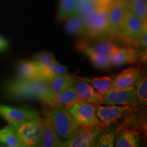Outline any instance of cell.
<instances>
[{
    "label": "cell",
    "mask_w": 147,
    "mask_h": 147,
    "mask_svg": "<svg viewBox=\"0 0 147 147\" xmlns=\"http://www.w3.org/2000/svg\"><path fill=\"white\" fill-rule=\"evenodd\" d=\"M77 50L88 57L92 64L97 68L108 69L110 66L109 55L100 54L85 48H79Z\"/></svg>",
    "instance_id": "cell-26"
},
{
    "label": "cell",
    "mask_w": 147,
    "mask_h": 147,
    "mask_svg": "<svg viewBox=\"0 0 147 147\" xmlns=\"http://www.w3.org/2000/svg\"><path fill=\"white\" fill-rule=\"evenodd\" d=\"M33 61L38 66V67L51 63H58L57 61L55 59L54 53L47 51L40 52L36 54L33 59Z\"/></svg>",
    "instance_id": "cell-30"
},
{
    "label": "cell",
    "mask_w": 147,
    "mask_h": 147,
    "mask_svg": "<svg viewBox=\"0 0 147 147\" xmlns=\"http://www.w3.org/2000/svg\"><path fill=\"white\" fill-rule=\"evenodd\" d=\"M146 26V22L142 21L130 10H127L119 34L126 42H138L142 31Z\"/></svg>",
    "instance_id": "cell-7"
},
{
    "label": "cell",
    "mask_w": 147,
    "mask_h": 147,
    "mask_svg": "<svg viewBox=\"0 0 147 147\" xmlns=\"http://www.w3.org/2000/svg\"><path fill=\"white\" fill-rule=\"evenodd\" d=\"M115 131L105 127L101 131L95 138L93 146L97 147H113L115 146Z\"/></svg>",
    "instance_id": "cell-27"
},
{
    "label": "cell",
    "mask_w": 147,
    "mask_h": 147,
    "mask_svg": "<svg viewBox=\"0 0 147 147\" xmlns=\"http://www.w3.org/2000/svg\"><path fill=\"white\" fill-rule=\"evenodd\" d=\"M39 77L44 80L51 81L61 75L69 74L67 67L59 63H51L39 67Z\"/></svg>",
    "instance_id": "cell-20"
},
{
    "label": "cell",
    "mask_w": 147,
    "mask_h": 147,
    "mask_svg": "<svg viewBox=\"0 0 147 147\" xmlns=\"http://www.w3.org/2000/svg\"><path fill=\"white\" fill-rule=\"evenodd\" d=\"M144 1H146V2H147V0H144Z\"/></svg>",
    "instance_id": "cell-34"
},
{
    "label": "cell",
    "mask_w": 147,
    "mask_h": 147,
    "mask_svg": "<svg viewBox=\"0 0 147 147\" xmlns=\"http://www.w3.org/2000/svg\"><path fill=\"white\" fill-rule=\"evenodd\" d=\"M40 113L34 109L19 108L0 104V116L10 125L21 123L39 117Z\"/></svg>",
    "instance_id": "cell-10"
},
{
    "label": "cell",
    "mask_w": 147,
    "mask_h": 147,
    "mask_svg": "<svg viewBox=\"0 0 147 147\" xmlns=\"http://www.w3.org/2000/svg\"><path fill=\"white\" fill-rule=\"evenodd\" d=\"M140 45L143 48H146L147 45V29L146 27L144 29V30L142 31V34L140 35V37L139 40H138Z\"/></svg>",
    "instance_id": "cell-31"
},
{
    "label": "cell",
    "mask_w": 147,
    "mask_h": 147,
    "mask_svg": "<svg viewBox=\"0 0 147 147\" xmlns=\"http://www.w3.org/2000/svg\"><path fill=\"white\" fill-rule=\"evenodd\" d=\"M101 125L81 127L70 138L63 141V147L93 146L95 138L103 129Z\"/></svg>",
    "instance_id": "cell-9"
},
{
    "label": "cell",
    "mask_w": 147,
    "mask_h": 147,
    "mask_svg": "<svg viewBox=\"0 0 147 147\" xmlns=\"http://www.w3.org/2000/svg\"><path fill=\"white\" fill-rule=\"evenodd\" d=\"M74 78L75 76H71L69 74H65L57 77L49 81L47 93L45 99L42 101L45 105L47 107L50 108L51 103L59 93H60L66 88L73 85Z\"/></svg>",
    "instance_id": "cell-12"
},
{
    "label": "cell",
    "mask_w": 147,
    "mask_h": 147,
    "mask_svg": "<svg viewBox=\"0 0 147 147\" xmlns=\"http://www.w3.org/2000/svg\"><path fill=\"white\" fill-rule=\"evenodd\" d=\"M0 142L10 147H25L18 134L11 125L0 129Z\"/></svg>",
    "instance_id": "cell-25"
},
{
    "label": "cell",
    "mask_w": 147,
    "mask_h": 147,
    "mask_svg": "<svg viewBox=\"0 0 147 147\" xmlns=\"http://www.w3.org/2000/svg\"><path fill=\"white\" fill-rule=\"evenodd\" d=\"M113 0H106L97 8L84 16L87 36L96 38L109 32L108 14L109 8Z\"/></svg>",
    "instance_id": "cell-2"
},
{
    "label": "cell",
    "mask_w": 147,
    "mask_h": 147,
    "mask_svg": "<svg viewBox=\"0 0 147 147\" xmlns=\"http://www.w3.org/2000/svg\"><path fill=\"white\" fill-rule=\"evenodd\" d=\"M69 110L80 127L101 125V121L96 115V105L78 102L69 107Z\"/></svg>",
    "instance_id": "cell-6"
},
{
    "label": "cell",
    "mask_w": 147,
    "mask_h": 147,
    "mask_svg": "<svg viewBox=\"0 0 147 147\" xmlns=\"http://www.w3.org/2000/svg\"><path fill=\"white\" fill-rule=\"evenodd\" d=\"M127 10V8L121 0H113L112 1L108 14L109 32L110 34H119Z\"/></svg>",
    "instance_id": "cell-13"
},
{
    "label": "cell",
    "mask_w": 147,
    "mask_h": 147,
    "mask_svg": "<svg viewBox=\"0 0 147 147\" xmlns=\"http://www.w3.org/2000/svg\"><path fill=\"white\" fill-rule=\"evenodd\" d=\"M43 127V135H42V141L39 146H62L63 141L58 136L55 131L52 120L51 108L49 107H47L46 110L44 111Z\"/></svg>",
    "instance_id": "cell-11"
},
{
    "label": "cell",
    "mask_w": 147,
    "mask_h": 147,
    "mask_svg": "<svg viewBox=\"0 0 147 147\" xmlns=\"http://www.w3.org/2000/svg\"><path fill=\"white\" fill-rule=\"evenodd\" d=\"M117 46L112 39L105 38L95 42H89L85 40H78L75 43L74 47L76 49L79 48H85L100 54L109 55Z\"/></svg>",
    "instance_id": "cell-15"
},
{
    "label": "cell",
    "mask_w": 147,
    "mask_h": 147,
    "mask_svg": "<svg viewBox=\"0 0 147 147\" xmlns=\"http://www.w3.org/2000/svg\"><path fill=\"white\" fill-rule=\"evenodd\" d=\"M132 111L131 106L106 105L96 106V115L101 121L103 128L107 127L113 123L119 121Z\"/></svg>",
    "instance_id": "cell-8"
},
{
    "label": "cell",
    "mask_w": 147,
    "mask_h": 147,
    "mask_svg": "<svg viewBox=\"0 0 147 147\" xmlns=\"http://www.w3.org/2000/svg\"><path fill=\"white\" fill-rule=\"evenodd\" d=\"M73 86L76 90L80 102L99 105L101 95L84 78H75Z\"/></svg>",
    "instance_id": "cell-14"
},
{
    "label": "cell",
    "mask_w": 147,
    "mask_h": 147,
    "mask_svg": "<svg viewBox=\"0 0 147 147\" xmlns=\"http://www.w3.org/2000/svg\"><path fill=\"white\" fill-rule=\"evenodd\" d=\"M136 51L131 48L117 46L109 55L110 65L119 67L126 63H133L136 60Z\"/></svg>",
    "instance_id": "cell-16"
},
{
    "label": "cell",
    "mask_w": 147,
    "mask_h": 147,
    "mask_svg": "<svg viewBox=\"0 0 147 147\" xmlns=\"http://www.w3.org/2000/svg\"><path fill=\"white\" fill-rule=\"evenodd\" d=\"M128 9L142 21H147V2L144 0H133Z\"/></svg>",
    "instance_id": "cell-28"
},
{
    "label": "cell",
    "mask_w": 147,
    "mask_h": 147,
    "mask_svg": "<svg viewBox=\"0 0 147 147\" xmlns=\"http://www.w3.org/2000/svg\"><path fill=\"white\" fill-rule=\"evenodd\" d=\"M51 108V115L55 129L58 136L67 140L80 129L68 108L55 106Z\"/></svg>",
    "instance_id": "cell-3"
},
{
    "label": "cell",
    "mask_w": 147,
    "mask_h": 147,
    "mask_svg": "<svg viewBox=\"0 0 147 147\" xmlns=\"http://www.w3.org/2000/svg\"><path fill=\"white\" fill-rule=\"evenodd\" d=\"M78 13V0H60L57 21H65Z\"/></svg>",
    "instance_id": "cell-23"
},
{
    "label": "cell",
    "mask_w": 147,
    "mask_h": 147,
    "mask_svg": "<svg viewBox=\"0 0 147 147\" xmlns=\"http://www.w3.org/2000/svg\"><path fill=\"white\" fill-rule=\"evenodd\" d=\"M9 47V42L7 39L3 38V36H0V53H3Z\"/></svg>",
    "instance_id": "cell-32"
},
{
    "label": "cell",
    "mask_w": 147,
    "mask_h": 147,
    "mask_svg": "<svg viewBox=\"0 0 147 147\" xmlns=\"http://www.w3.org/2000/svg\"><path fill=\"white\" fill-rule=\"evenodd\" d=\"M78 102H80V100H79L76 90L72 85L66 88L60 93H59L51 103L50 108L55 107V106H64V107L69 108L74 104Z\"/></svg>",
    "instance_id": "cell-18"
},
{
    "label": "cell",
    "mask_w": 147,
    "mask_h": 147,
    "mask_svg": "<svg viewBox=\"0 0 147 147\" xmlns=\"http://www.w3.org/2000/svg\"><path fill=\"white\" fill-rule=\"evenodd\" d=\"M115 75L110 76L98 77V78H84L87 82L94 88V89L101 96L113 88V82L115 78Z\"/></svg>",
    "instance_id": "cell-24"
},
{
    "label": "cell",
    "mask_w": 147,
    "mask_h": 147,
    "mask_svg": "<svg viewBox=\"0 0 147 147\" xmlns=\"http://www.w3.org/2000/svg\"><path fill=\"white\" fill-rule=\"evenodd\" d=\"M18 78L33 80L39 77V68L34 61H24L17 66Z\"/></svg>",
    "instance_id": "cell-22"
},
{
    "label": "cell",
    "mask_w": 147,
    "mask_h": 147,
    "mask_svg": "<svg viewBox=\"0 0 147 147\" xmlns=\"http://www.w3.org/2000/svg\"><path fill=\"white\" fill-rule=\"evenodd\" d=\"M99 104L136 106L138 104L136 90L132 85L124 88H112L101 96Z\"/></svg>",
    "instance_id": "cell-5"
},
{
    "label": "cell",
    "mask_w": 147,
    "mask_h": 147,
    "mask_svg": "<svg viewBox=\"0 0 147 147\" xmlns=\"http://www.w3.org/2000/svg\"><path fill=\"white\" fill-rule=\"evenodd\" d=\"M115 146L117 147H137L139 146V135L134 129L122 130L115 139Z\"/></svg>",
    "instance_id": "cell-21"
},
{
    "label": "cell",
    "mask_w": 147,
    "mask_h": 147,
    "mask_svg": "<svg viewBox=\"0 0 147 147\" xmlns=\"http://www.w3.org/2000/svg\"><path fill=\"white\" fill-rule=\"evenodd\" d=\"M49 81L38 78L33 80L17 78L7 84L5 91L8 96L16 100H40L42 102L47 93Z\"/></svg>",
    "instance_id": "cell-1"
},
{
    "label": "cell",
    "mask_w": 147,
    "mask_h": 147,
    "mask_svg": "<svg viewBox=\"0 0 147 147\" xmlns=\"http://www.w3.org/2000/svg\"><path fill=\"white\" fill-rule=\"evenodd\" d=\"M140 76V67H131L124 69L115 76L113 88H124L134 84Z\"/></svg>",
    "instance_id": "cell-17"
},
{
    "label": "cell",
    "mask_w": 147,
    "mask_h": 147,
    "mask_svg": "<svg viewBox=\"0 0 147 147\" xmlns=\"http://www.w3.org/2000/svg\"><path fill=\"white\" fill-rule=\"evenodd\" d=\"M65 31L67 34L74 36H83L87 34L84 17L80 14L76 13L66 20Z\"/></svg>",
    "instance_id": "cell-19"
},
{
    "label": "cell",
    "mask_w": 147,
    "mask_h": 147,
    "mask_svg": "<svg viewBox=\"0 0 147 147\" xmlns=\"http://www.w3.org/2000/svg\"><path fill=\"white\" fill-rule=\"evenodd\" d=\"M121 1H122L123 2L125 3V5H126L127 8V9H128L129 5V4L131 3V2L133 1V0H121Z\"/></svg>",
    "instance_id": "cell-33"
},
{
    "label": "cell",
    "mask_w": 147,
    "mask_h": 147,
    "mask_svg": "<svg viewBox=\"0 0 147 147\" xmlns=\"http://www.w3.org/2000/svg\"><path fill=\"white\" fill-rule=\"evenodd\" d=\"M25 147L39 146L43 135V118L39 117L11 125Z\"/></svg>",
    "instance_id": "cell-4"
},
{
    "label": "cell",
    "mask_w": 147,
    "mask_h": 147,
    "mask_svg": "<svg viewBox=\"0 0 147 147\" xmlns=\"http://www.w3.org/2000/svg\"><path fill=\"white\" fill-rule=\"evenodd\" d=\"M136 98L138 102L144 106L147 104V79L145 76H139L136 80Z\"/></svg>",
    "instance_id": "cell-29"
}]
</instances>
